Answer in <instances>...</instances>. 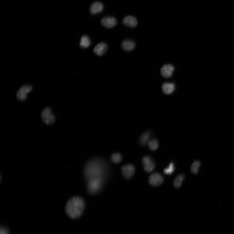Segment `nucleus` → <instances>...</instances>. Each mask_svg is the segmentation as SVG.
<instances>
[{
  "label": "nucleus",
  "instance_id": "1",
  "mask_svg": "<svg viewBox=\"0 0 234 234\" xmlns=\"http://www.w3.org/2000/svg\"><path fill=\"white\" fill-rule=\"evenodd\" d=\"M106 167L104 162L99 159H93L88 162L85 167L84 174L87 180L93 178L104 179Z\"/></svg>",
  "mask_w": 234,
  "mask_h": 234
},
{
  "label": "nucleus",
  "instance_id": "2",
  "mask_svg": "<svg viewBox=\"0 0 234 234\" xmlns=\"http://www.w3.org/2000/svg\"><path fill=\"white\" fill-rule=\"evenodd\" d=\"M85 207V203L83 199L79 197H75L67 202L65 207V212L68 217L72 219H75L82 215Z\"/></svg>",
  "mask_w": 234,
  "mask_h": 234
},
{
  "label": "nucleus",
  "instance_id": "3",
  "mask_svg": "<svg viewBox=\"0 0 234 234\" xmlns=\"http://www.w3.org/2000/svg\"><path fill=\"white\" fill-rule=\"evenodd\" d=\"M104 179L101 178H93L87 180V188L91 194L98 192L101 189Z\"/></svg>",
  "mask_w": 234,
  "mask_h": 234
},
{
  "label": "nucleus",
  "instance_id": "4",
  "mask_svg": "<svg viewBox=\"0 0 234 234\" xmlns=\"http://www.w3.org/2000/svg\"><path fill=\"white\" fill-rule=\"evenodd\" d=\"M41 116L43 122L46 125H52L55 122V117L50 107H46L43 110Z\"/></svg>",
  "mask_w": 234,
  "mask_h": 234
},
{
  "label": "nucleus",
  "instance_id": "5",
  "mask_svg": "<svg viewBox=\"0 0 234 234\" xmlns=\"http://www.w3.org/2000/svg\"><path fill=\"white\" fill-rule=\"evenodd\" d=\"M144 169L145 172L150 173L153 171L155 167V164L153 159L149 156H146L142 160Z\"/></svg>",
  "mask_w": 234,
  "mask_h": 234
},
{
  "label": "nucleus",
  "instance_id": "6",
  "mask_svg": "<svg viewBox=\"0 0 234 234\" xmlns=\"http://www.w3.org/2000/svg\"><path fill=\"white\" fill-rule=\"evenodd\" d=\"M32 89V86L31 85H24L19 90L16 94L17 98L19 100L25 101L28 93L31 92Z\"/></svg>",
  "mask_w": 234,
  "mask_h": 234
},
{
  "label": "nucleus",
  "instance_id": "7",
  "mask_svg": "<svg viewBox=\"0 0 234 234\" xmlns=\"http://www.w3.org/2000/svg\"><path fill=\"white\" fill-rule=\"evenodd\" d=\"M149 183L151 186L157 187L160 186L164 181L162 176L158 173H154L151 175L148 179Z\"/></svg>",
  "mask_w": 234,
  "mask_h": 234
},
{
  "label": "nucleus",
  "instance_id": "8",
  "mask_svg": "<svg viewBox=\"0 0 234 234\" xmlns=\"http://www.w3.org/2000/svg\"><path fill=\"white\" fill-rule=\"evenodd\" d=\"M121 170L123 176L126 179L129 180L133 177L135 169L133 164H129L124 165Z\"/></svg>",
  "mask_w": 234,
  "mask_h": 234
},
{
  "label": "nucleus",
  "instance_id": "9",
  "mask_svg": "<svg viewBox=\"0 0 234 234\" xmlns=\"http://www.w3.org/2000/svg\"><path fill=\"white\" fill-rule=\"evenodd\" d=\"M102 25L107 28H111L116 25L117 22L113 17L106 16L103 18L101 20Z\"/></svg>",
  "mask_w": 234,
  "mask_h": 234
},
{
  "label": "nucleus",
  "instance_id": "10",
  "mask_svg": "<svg viewBox=\"0 0 234 234\" xmlns=\"http://www.w3.org/2000/svg\"><path fill=\"white\" fill-rule=\"evenodd\" d=\"M174 70V67L171 64L164 65L161 68V73L165 78L171 77Z\"/></svg>",
  "mask_w": 234,
  "mask_h": 234
},
{
  "label": "nucleus",
  "instance_id": "11",
  "mask_svg": "<svg viewBox=\"0 0 234 234\" xmlns=\"http://www.w3.org/2000/svg\"><path fill=\"white\" fill-rule=\"evenodd\" d=\"M103 9V4L99 2H95L91 5L90 8V13L93 15L101 13Z\"/></svg>",
  "mask_w": 234,
  "mask_h": 234
},
{
  "label": "nucleus",
  "instance_id": "12",
  "mask_svg": "<svg viewBox=\"0 0 234 234\" xmlns=\"http://www.w3.org/2000/svg\"><path fill=\"white\" fill-rule=\"evenodd\" d=\"M123 24L127 26L134 27L137 25V20L134 17L128 16L125 17L123 21Z\"/></svg>",
  "mask_w": 234,
  "mask_h": 234
},
{
  "label": "nucleus",
  "instance_id": "13",
  "mask_svg": "<svg viewBox=\"0 0 234 234\" xmlns=\"http://www.w3.org/2000/svg\"><path fill=\"white\" fill-rule=\"evenodd\" d=\"M107 49V45L104 43H101L95 46L94 48V52L96 55L101 56L105 53Z\"/></svg>",
  "mask_w": 234,
  "mask_h": 234
},
{
  "label": "nucleus",
  "instance_id": "14",
  "mask_svg": "<svg viewBox=\"0 0 234 234\" xmlns=\"http://www.w3.org/2000/svg\"><path fill=\"white\" fill-rule=\"evenodd\" d=\"M162 90L166 94H170L172 93L175 90V86L172 83H164L162 85Z\"/></svg>",
  "mask_w": 234,
  "mask_h": 234
},
{
  "label": "nucleus",
  "instance_id": "15",
  "mask_svg": "<svg viewBox=\"0 0 234 234\" xmlns=\"http://www.w3.org/2000/svg\"><path fill=\"white\" fill-rule=\"evenodd\" d=\"M122 47L123 49L126 51H130L133 49L135 47V43L130 40H125L122 43Z\"/></svg>",
  "mask_w": 234,
  "mask_h": 234
},
{
  "label": "nucleus",
  "instance_id": "16",
  "mask_svg": "<svg viewBox=\"0 0 234 234\" xmlns=\"http://www.w3.org/2000/svg\"><path fill=\"white\" fill-rule=\"evenodd\" d=\"M185 179V176L184 174H180L177 176L174 179L173 184L174 187L176 188H180Z\"/></svg>",
  "mask_w": 234,
  "mask_h": 234
},
{
  "label": "nucleus",
  "instance_id": "17",
  "mask_svg": "<svg viewBox=\"0 0 234 234\" xmlns=\"http://www.w3.org/2000/svg\"><path fill=\"white\" fill-rule=\"evenodd\" d=\"M91 44V41L90 38L87 36H83L81 39L80 45L83 48H86L89 47Z\"/></svg>",
  "mask_w": 234,
  "mask_h": 234
},
{
  "label": "nucleus",
  "instance_id": "18",
  "mask_svg": "<svg viewBox=\"0 0 234 234\" xmlns=\"http://www.w3.org/2000/svg\"><path fill=\"white\" fill-rule=\"evenodd\" d=\"M201 166V162L198 160L194 161L191 165L190 170L191 172L194 174H197Z\"/></svg>",
  "mask_w": 234,
  "mask_h": 234
},
{
  "label": "nucleus",
  "instance_id": "19",
  "mask_svg": "<svg viewBox=\"0 0 234 234\" xmlns=\"http://www.w3.org/2000/svg\"><path fill=\"white\" fill-rule=\"evenodd\" d=\"M148 145L149 149L152 151L157 150L159 147V142L156 139L149 141L148 142Z\"/></svg>",
  "mask_w": 234,
  "mask_h": 234
},
{
  "label": "nucleus",
  "instance_id": "20",
  "mask_svg": "<svg viewBox=\"0 0 234 234\" xmlns=\"http://www.w3.org/2000/svg\"><path fill=\"white\" fill-rule=\"evenodd\" d=\"M111 159L112 162L115 163H120L122 160V156L119 153H113L111 156Z\"/></svg>",
  "mask_w": 234,
  "mask_h": 234
},
{
  "label": "nucleus",
  "instance_id": "21",
  "mask_svg": "<svg viewBox=\"0 0 234 234\" xmlns=\"http://www.w3.org/2000/svg\"><path fill=\"white\" fill-rule=\"evenodd\" d=\"M175 165L173 162H171L169 164L168 167L164 170V173L166 175H170L174 171Z\"/></svg>",
  "mask_w": 234,
  "mask_h": 234
},
{
  "label": "nucleus",
  "instance_id": "22",
  "mask_svg": "<svg viewBox=\"0 0 234 234\" xmlns=\"http://www.w3.org/2000/svg\"><path fill=\"white\" fill-rule=\"evenodd\" d=\"M150 134L149 132H146L141 137L140 142L141 144L144 145L147 142H148V140L150 138Z\"/></svg>",
  "mask_w": 234,
  "mask_h": 234
},
{
  "label": "nucleus",
  "instance_id": "23",
  "mask_svg": "<svg viewBox=\"0 0 234 234\" xmlns=\"http://www.w3.org/2000/svg\"><path fill=\"white\" fill-rule=\"evenodd\" d=\"M0 234H9V231L6 228L1 227L0 229Z\"/></svg>",
  "mask_w": 234,
  "mask_h": 234
}]
</instances>
